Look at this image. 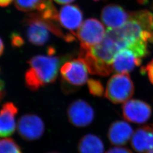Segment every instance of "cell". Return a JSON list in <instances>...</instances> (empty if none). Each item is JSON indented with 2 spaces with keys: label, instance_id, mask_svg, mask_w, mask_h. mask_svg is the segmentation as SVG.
<instances>
[{
  "label": "cell",
  "instance_id": "603a6c76",
  "mask_svg": "<svg viewBox=\"0 0 153 153\" xmlns=\"http://www.w3.org/2000/svg\"><path fill=\"white\" fill-rule=\"evenodd\" d=\"M13 0H0V5L2 7H6L11 4Z\"/></svg>",
  "mask_w": 153,
  "mask_h": 153
},
{
  "label": "cell",
  "instance_id": "44dd1931",
  "mask_svg": "<svg viewBox=\"0 0 153 153\" xmlns=\"http://www.w3.org/2000/svg\"><path fill=\"white\" fill-rule=\"evenodd\" d=\"M11 44L16 47H19L24 44V40L22 37L16 33H13L11 36Z\"/></svg>",
  "mask_w": 153,
  "mask_h": 153
},
{
  "label": "cell",
  "instance_id": "8fae6325",
  "mask_svg": "<svg viewBox=\"0 0 153 153\" xmlns=\"http://www.w3.org/2000/svg\"><path fill=\"white\" fill-rule=\"evenodd\" d=\"M130 18L131 12H128L121 6L115 4L105 6L101 13L102 21L110 29L121 27L130 19Z\"/></svg>",
  "mask_w": 153,
  "mask_h": 153
},
{
  "label": "cell",
  "instance_id": "9a60e30c",
  "mask_svg": "<svg viewBox=\"0 0 153 153\" xmlns=\"http://www.w3.org/2000/svg\"><path fill=\"white\" fill-rule=\"evenodd\" d=\"M78 150L79 153H103L104 145L98 136L88 134L79 142Z\"/></svg>",
  "mask_w": 153,
  "mask_h": 153
},
{
  "label": "cell",
  "instance_id": "9c48e42d",
  "mask_svg": "<svg viewBox=\"0 0 153 153\" xmlns=\"http://www.w3.org/2000/svg\"><path fill=\"white\" fill-rule=\"evenodd\" d=\"M142 59L132 50L126 48L118 51L112 62V71L117 73H128L136 66L142 64Z\"/></svg>",
  "mask_w": 153,
  "mask_h": 153
},
{
  "label": "cell",
  "instance_id": "52a82bcc",
  "mask_svg": "<svg viewBox=\"0 0 153 153\" xmlns=\"http://www.w3.org/2000/svg\"><path fill=\"white\" fill-rule=\"evenodd\" d=\"M123 115L126 120L136 124H143L150 119L152 108L142 100L129 99L123 106Z\"/></svg>",
  "mask_w": 153,
  "mask_h": 153
},
{
  "label": "cell",
  "instance_id": "3957f363",
  "mask_svg": "<svg viewBox=\"0 0 153 153\" xmlns=\"http://www.w3.org/2000/svg\"><path fill=\"white\" fill-rule=\"evenodd\" d=\"M134 87L128 73H117L107 83L105 96L115 104L126 103L134 93Z\"/></svg>",
  "mask_w": 153,
  "mask_h": 153
},
{
  "label": "cell",
  "instance_id": "8992f818",
  "mask_svg": "<svg viewBox=\"0 0 153 153\" xmlns=\"http://www.w3.org/2000/svg\"><path fill=\"white\" fill-rule=\"evenodd\" d=\"M17 128L19 134L27 141L38 139L44 131L43 121L40 117L33 114L22 116L18 121Z\"/></svg>",
  "mask_w": 153,
  "mask_h": 153
},
{
  "label": "cell",
  "instance_id": "7402d4cb",
  "mask_svg": "<svg viewBox=\"0 0 153 153\" xmlns=\"http://www.w3.org/2000/svg\"><path fill=\"white\" fill-rule=\"evenodd\" d=\"M106 153H133L129 149L123 147H114L111 148Z\"/></svg>",
  "mask_w": 153,
  "mask_h": 153
},
{
  "label": "cell",
  "instance_id": "4fadbf2b",
  "mask_svg": "<svg viewBox=\"0 0 153 153\" xmlns=\"http://www.w3.org/2000/svg\"><path fill=\"white\" fill-rule=\"evenodd\" d=\"M132 148L137 153H148L153 150V129L144 126L137 129L131 139Z\"/></svg>",
  "mask_w": 153,
  "mask_h": 153
},
{
  "label": "cell",
  "instance_id": "7c38bea8",
  "mask_svg": "<svg viewBox=\"0 0 153 153\" xmlns=\"http://www.w3.org/2000/svg\"><path fill=\"white\" fill-rule=\"evenodd\" d=\"M18 108L11 102L3 105L0 114V135L6 137L11 135L16 129V116Z\"/></svg>",
  "mask_w": 153,
  "mask_h": 153
},
{
  "label": "cell",
  "instance_id": "4316f807",
  "mask_svg": "<svg viewBox=\"0 0 153 153\" xmlns=\"http://www.w3.org/2000/svg\"><path fill=\"white\" fill-rule=\"evenodd\" d=\"M146 153H153V150H151V151H150V152H149Z\"/></svg>",
  "mask_w": 153,
  "mask_h": 153
},
{
  "label": "cell",
  "instance_id": "d6986e66",
  "mask_svg": "<svg viewBox=\"0 0 153 153\" xmlns=\"http://www.w3.org/2000/svg\"><path fill=\"white\" fill-rule=\"evenodd\" d=\"M88 90L94 96L102 97L104 93V88L101 82L97 79H90L88 81Z\"/></svg>",
  "mask_w": 153,
  "mask_h": 153
},
{
  "label": "cell",
  "instance_id": "ba28073f",
  "mask_svg": "<svg viewBox=\"0 0 153 153\" xmlns=\"http://www.w3.org/2000/svg\"><path fill=\"white\" fill-rule=\"evenodd\" d=\"M68 116L73 125L85 127L92 123L94 118V111L88 102L83 100H78L69 106Z\"/></svg>",
  "mask_w": 153,
  "mask_h": 153
},
{
  "label": "cell",
  "instance_id": "7a4b0ae2",
  "mask_svg": "<svg viewBox=\"0 0 153 153\" xmlns=\"http://www.w3.org/2000/svg\"><path fill=\"white\" fill-rule=\"evenodd\" d=\"M27 26V37L30 43L35 45H43L48 40L49 32L53 33L68 42L70 36L65 35L57 23L44 19L39 13L28 14L25 19Z\"/></svg>",
  "mask_w": 153,
  "mask_h": 153
},
{
  "label": "cell",
  "instance_id": "d4e9b609",
  "mask_svg": "<svg viewBox=\"0 0 153 153\" xmlns=\"http://www.w3.org/2000/svg\"><path fill=\"white\" fill-rule=\"evenodd\" d=\"M137 1L140 5H146L149 3V0H137Z\"/></svg>",
  "mask_w": 153,
  "mask_h": 153
},
{
  "label": "cell",
  "instance_id": "f1b7e54d",
  "mask_svg": "<svg viewBox=\"0 0 153 153\" xmlns=\"http://www.w3.org/2000/svg\"><path fill=\"white\" fill-rule=\"evenodd\" d=\"M56 153V152H52V153Z\"/></svg>",
  "mask_w": 153,
  "mask_h": 153
},
{
  "label": "cell",
  "instance_id": "5b68a950",
  "mask_svg": "<svg viewBox=\"0 0 153 153\" xmlns=\"http://www.w3.org/2000/svg\"><path fill=\"white\" fill-rule=\"evenodd\" d=\"M105 28L99 20L90 18L86 20L76 33L81 49H88L100 43L104 39Z\"/></svg>",
  "mask_w": 153,
  "mask_h": 153
},
{
  "label": "cell",
  "instance_id": "6da1fadb",
  "mask_svg": "<svg viewBox=\"0 0 153 153\" xmlns=\"http://www.w3.org/2000/svg\"><path fill=\"white\" fill-rule=\"evenodd\" d=\"M28 64L30 68L25 74V82L29 89L35 91L55 81L61 61L59 57L52 55H38L31 58Z\"/></svg>",
  "mask_w": 153,
  "mask_h": 153
},
{
  "label": "cell",
  "instance_id": "f546056e",
  "mask_svg": "<svg viewBox=\"0 0 153 153\" xmlns=\"http://www.w3.org/2000/svg\"></svg>",
  "mask_w": 153,
  "mask_h": 153
},
{
  "label": "cell",
  "instance_id": "cb8c5ba5",
  "mask_svg": "<svg viewBox=\"0 0 153 153\" xmlns=\"http://www.w3.org/2000/svg\"><path fill=\"white\" fill-rule=\"evenodd\" d=\"M54 1L59 4H67L69 3H71L74 0H54Z\"/></svg>",
  "mask_w": 153,
  "mask_h": 153
},
{
  "label": "cell",
  "instance_id": "ac0fdd59",
  "mask_svg": "<svg viewBox=\"0 0 153 153\" xmlns=\"http://www.w3.org/2000/svg\"><path fill=\"white\" fill-rule=\"evenodd\" d=\"M0 153H22V152L14 141L5 138L1 140Z\"/></svg>",
  "mask_w": 153,
  "mask_h": 153
},
{
  "label": "cell",
  "instance_id": "277c9868",
  "mask_svg": "<svg viewBox=\"0 0 153 153\" xmlns=\"http://www.w3.org/2000/svg\"><path fill=\"white\" fill-rule=\"evenodd\" d=\"M64 83L70 87H79L88 82V65L82 57L64 63L60 69Z\"/></svg>",
  "mask_w": 153,
  "mask_h": 153
},
{
  "label": "cell",
  "instance_id": "ffe728a7",
  "mask_svg": "<svg viewBox=\"0 0 153 153\" xmlns=\"http://www.w3.org/2000/svg\"><path fill=\"white\" fill-rule=\"evenodd\" d=\"M141 74H148V78L153 85V59L146 66H143L141 68Z\"/></svg>",
  "mask_w": 153,
  "mask_h": 153
},
{
  "label": "cell",
  "instance_id": "30bf717a",
  "mask_svg": "<svg viewBox=\"0 0 153 153\" xmlns=\"http://www.w3.org/2000/svg\"><path fill=\"white\" fill-rule=\"evenodd\" d=\"M83 14L80 8L74 5H67L61 8L58 22L62 27L69 30L74 36L82 25Z\"/></svg>",
  "mask_w": 153,
  "mask_h": 153
},
{
  "label": "cell",
  "instance_id": "5bb4252c",
  "mask_svg": "<svg viewBox=\"0 0 153 153\" xmlns=\"http://www.w3.org/2000/svg\"><path fill=\"white\" fill-rule=\"evenodd\" d=\"M133 131L128 123L124 121H116L109 127L108 137L109 141L116 146L126 145L132 137Z\"/></svg>",
  "mask_w": 153,
  "mask_h": 153
},
{
  "label": "cell",
  "instance_id": "2e32d148",
  "mask_svg": "<svg viewBox=\"0 0 153 153\" xmlns=\"http://www.w3.org/2000/svg\"><path fill=\"white\" fill-rule=\"evenodd\" d=\"M130 19L139 22L145 30L153 31V14L147 10L131 12Z\"/></svg>",
  "mask_w": 153,
  "mask_h": 153
},
{
  "label": "cell",
  "instance_id": "e0dca14e",
  "mask_svg": "<svg viewBox=\"0 0 153 153\" xmlns=\"http://www.w3.org/2000/svg\"><path fill=\"white\" fill-rule=\"evenodd\" d=\"M42 0H14L15 5L18 10L28 12L35 9L38 10Z\"/></svg>",
  "mask_w": 153,
  "mask_h": 153
},
{
  "label": "cell",
  "instance_id": "484cf974",
  "mask_svg": "<svg viewBox=\"0 0 153 153\" xmlns=\"http://www.w3.org/2000/svg\"><path fill=\"white\" fill-rule=\"evenodd\" d=\"M4 45L3 43V40L1 39V48H0V54L1 55H2L3 52H4Z\"/></svg>",
  "mask_w": 153,
  "mask_h": 153
},
{
  "label": "cell",
  "instance_id": "83f0119b",
  "mask_svg": "<svg viewBox=\"0 0 153 153\" xmlns=\"http://www.w3.org/2000/svg\"><path fill=\"white\" fill-rule=\"evenodd\" d=\"M94 1H100V0H94Z\"/></svg>",
  "mask_w": 153,
  "mask_h": 153
}]
</instances>
